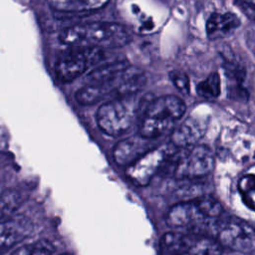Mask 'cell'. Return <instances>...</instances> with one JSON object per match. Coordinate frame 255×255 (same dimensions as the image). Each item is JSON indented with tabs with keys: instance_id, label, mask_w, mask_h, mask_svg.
<instances>
[{
	"instance_id": "cell-1",
	"label": "cell",
	"mask_w": 255,
	"mask_h": 255,
	"mask_svg": "<svg viewBox=\"0 0 255 255\" xmlns=\"http://www.w3.org/2000/svg\"><path fill=\"white\" fill-rule=\"evenodd\" d=\"M223 208L209 196H199L172 205L165 215V223L178 231L214 236L222 220Z\"/></svg>"
},
{
	"instance_id": "cell-2",
	"label": "cell",
	"mask_w": 255,
	"mask_h": 255,
	"mask_svg": "<svg viewBox=\"0 0 255 255\" xmlns=\"http://www.w3.org/2000/svg\"><path fill=\"white\" fill-rule=\"evenodd\" d=\"M151 100L138 93L104 102L97 111L99 128L111 136L127 133L142 117Z\"/></svg>"
},
{
	"instance_id": "cell-3",
	"label": "cell",
	"mask_w": 255,
	"mask_h": 255,
	"mask_svg": "<svg viewBox=\"0 0 255 255\" xmlns=\"http://www.w3.org/2000/svg\"><path fill=\"white\" fill-rule=\"evenodd\" d=\"M130 38L125 27L113 22H91L63 29L59 41L71 48H119L127 45Z\"/></svg>"
},
{
	"instance_id": "cell-4",
	"label": "cell",
	"mask_w": 255,
	"mask_h": 255,
	"mask_svg": "<svg viewBox=\"0 0 255 255\" xmlns=\"http://www.w3.org/2000/svg\"><path fill=\"white\" fill-rule=\"evenodd\" d=\"M145 82L144 72L129 65L114 78L102 82L88 83L77 91L75 98L80 105H95L102 101L107 102L119 97L139 93Z\"/></svg>"
},
{
	"instance_id": "cell-5",
	"label": "cell",
	"mask_w": 255,
	"mask_h": 255,
	"mask_svg": "<svg viewBox=\"0 0 255 255\" xmlns=\"http://www.w3.org/2000/svg\"><path fill=\"white\" fill-rule=\"evenodd\" d=\"M186 110L184 102L173 95H165L151 100L139 121V134L154 139L173 128Z\"/></svg>"
},
{
	"instance_id": "cell-6",
	"label": "cell",
	"mask_w": 255,
	"mask_h": 255,
	"mask_svg": "<svg viewBox=\"0 0 255 255\" xmlns=\"http://www.w3.org/2000/svg\"><path fill=\"white\" fill-rule=\"evenodd\" d=\"M160 255H221L222 246L210 235L170 231L159 242Z\"/></svg>"
},
{
	"instance_id": "cell-7",
	"label": "cell",
	"mask_w": 255,
	"mask_h": 255,
	"mask_svg": "<svg viewBox=\"0 0 255 255\" xmlns=\"http://www.w3.org/2000/svg\"><path fill=\"white\" fill-rule=\"evenodd\" d=\"M176 179H196L209 174L214 167V152L204 144L184 147L170 157Z\"/></svg>"
},
{
	"instance_id": "cell-8",
	"label": "cell",
	"mask_w": 255,
	"mask_h": 255,
	"mask_svg": "<svg viewBox=\"0 0 255 255\" xmlns=\"http://www.w3.org/2000/svg\"><path fill=\"white\" fill-rule=\"evenodd\" d=\"M103 58V51L95 48H72L55 63V75L62 83H70L82 76Z\"/></svg>"
},
{
	"instance_id": "cell-9",
	"label": "cell",
	"mask_w": 255,
	"mask_h": 255,
	"mask_svg": "<svg viewBox=\"0 0 255 255\" xmlns=\"http://www.w3.org/2000/svg\"><path fill=\"white\" fill-rule=\"evenodd\" d=\"M171 146L161 145L148 149L126 167L128 178L137 186L147 185L174 153L171 150Z\"/></svg>"
},
{
	"instance_id": "cell-10",
	"label": "cell",
	"mask_w": 255,
	"mask_h": 255,
	"mask_svg": "<svg viewBox=\"0 0 255 255\" xmlns=\"http://www.w3.org/2000/svg\"><path fill=\"white\" fill-rule=\"evenodd\" d=\"M213 237L224 248L255 253V229L241 219H222Z\"/></svg>"
},
{
	"instance_id": "cell-11",
	"label": "cell",
	"mask_w": 255,
	"mask_h": 255,
	"mask_svg": "<svg viewBox=\"0 0 255 255\" xmlns=\"http://www.w3.org/2000/svg\"><path fill=\"white\" fill-rule=\"evenodd\" d=\"M208 119L205 116H190L176 127L170 134L174 147H188L197 144L207 130Z\"/></svg>"
},
{
	"instance_id": "cell-12",
	"label": "cell",
	"mask_w": 255,
	"mask_h": 255,
	"mask_svg": "<svg viewBox=\"0 0 255 255\" xmlns=\"http://www.w3.org/2000/svg\"><path fill=\"white\" fill-rule=\"evenodd\" d=\"M32 231L30 221L23 216L8 217L0 220V252L20 243Z\"/></svg>"
},
{
	"instance_id": "cell-13",
	"label": "cell",
	"mask_w": 255,
	"mask_h": 255,
	"mask_svg": "<svg viewBox=\"0 0 255 255\" xmlns=\"http://www.w3.org/2000/svg\"><path fill=\"white\" fill-rule=\"evenodd\" d=\"M147 140L149 139L142 137L140 134L138 136L127 137L120 140L113 150L114 160L121 166H128L140 155L150 149L146 147Z\"/></svg>"
},
{
	"instance_id": "cell-14",
	"label": "cell",
	"mask_w": 255,
	"mask_h": 255,
	"mask_svg": "<svg viewBox=\"0 0 255 255\" xmlns=\"http://www.w3.org/2000/svg\"><path fill=\"white\" fill-rule=\"evenodd\" d=\"M223 68L227 78L228 97L232 100L246 101L248 99V91L243 86L246 76L245 69L233 59H225Z\"/></svg>"
},
{
	"instance_id": "cell-15",
	"label": "cell",
	"mask_w": 255,
	"mask_h": 255,
	"mask_svg": "<svg viewBox=\"0 0 255 255\" xmlns=\"http://www.w3.org/2000/svg\"><path fill=\"white\" fill-rule=\"evenodd\" d=\"M240 26V19L231 12H214L206 22V34L210 39H220L231 35Z\"/></svg>"
},
{
	"instance_id": "cell-16",
	"label": "cell",
	"mask_w": 255,
	"mask_h": 255,
	"mask_svg": "<svg viewBox=\"0 0 255 255\" xmlns=\"http://www.w3.org/2000/svg\"><path fill=\"white\" fill-rule=\"evenodd\" d=\"M110 0H47L49 6L64 13L92 12L105 7Z\"/></svg>"
},
{
	"instance_id": "cell-17",
	"label": "cell",
	"mask_w": 255,
	"mask_h": 255,
	"mask_svg": "<svg viewBox=\"0 0 255 255\" xmlns=\"http://www.w3.org/2000/svg\"><path fill=\"white\" fill-rule=\"evenodd\" d=\"M129 64L124 60H116L107 64H102L95 67L88 75L89 83L102 82L114 78L125 71Z\"/></svg>"
},
{
	"instance_id": "cell-18",
	"label": "cell",
	"mask_w": 255,
	"mask_h": 255,
	"mask_svg": "<svg viewBox=\"0 0 255 255\" xmlns=\"http://www.w3.org/2000/svg\"><path fill=\"white\" fill-rule=\"evenodd\" d=\"M23 195L17 189H6L0 194V218H8L22 204Z\"/></svg>"
},
{
	"instance_id": "cell-19",
	"label": "cell",
	"mask_w": 255,
	"mask_h": 255,
	"mask_svg": "<svg viewBox=\"0 0 255 255\" xmlns=\"http://www.w3.org/2000/svg\"><path fill=\"white\" fill-rule=\"evenodd\" d=\"M221 81L217 72L211 73L205 80L199 82L196 86V93L199 97L206 100L216 99L220 95Z\"/></svg>"
},
{
	"instance_id": "cell-20",
	"label": "cell",
	"mask_w": 255,
	"mask_h": 255,
	"mask_svg": "<svg viewBox=\"0 0 255 255\" xmlns=\"http://www.w3.org/2000/svg\"><path fill=\"white\" fill-rule=\"evenodd\" d=\"M238 190L244 204L255 210V174L248 173L242 176L238 181Z\"/></svg>"
},
{
	"instance_id": "cell-21",
	"label": "cell",
	"mask_w": 255,
	"mask_h": 255,
	"mask_svg": "<svg viewBox=\"0 0 255 255\" xmlns=\"http://www.w3.org/2000/svg\"><path fill=\"white\" fill-rule=\"evenodd\" d=\"M169 78L173 85L182 94L188 95L190 92V83L187 75L180 71H171L169 73Z\"/></svg>"
},
{
	"instance_id": "cell-22",
	"label": "cell",
	"mask_w": 255,
	"mask_h": 255,
	"mask_svg": "<svg viewBox=\"0 0 255 255\" xmlns=\"http://www.w3.org/2000/svg\"><path fill=\"white\" fill-rule=\"evenodd\" d=\"M235 4L246 17L255 20V0H236Z\"/></svg>"
},
{
	"instance_id": "cell-23",
	"label": "cell",
	"mask_w": 255,
	"mask_h": 255,
	"mask_svg": "<svg viewBox=\"0 0 255 255\" xmlns=\"http://www.w3.org/2000/svg\"><path fill=\"white\" fill-rule=\"evenodd\" d=\"M32 255H53L52 248L46 242H39L33 247Z\"/></svg>"
},
{
	"instance_id": "cell-24",
	"label": "cell",
	"mask_w": 255,
	"mask_h": 255,
	"mask_svg": "<svg viewBox=\"0 0 255 255\" xmlns=\"http://www.w3.org/2000/svg\"><path fill=\"white\" fill-rule=\"evenodd\" d=\"M33 247L31 246H21L17 248L11 255H32Z\"/></svg>"
},
{
	"instance_id": "cell-25",
	"label": "cell",
	"mask_w": 255,
	"mask_h": 255,
	"mask_svg": "<svg viewBox=\"0 0 255 255\" xmlns=\"http://www.w3.org/2000/svg\"><path fill=\"white\" fill-rule=\"evenodd\" d=\"M60 255H73V254H71V253H62Z\"/></svg>"
}]
</instances>
